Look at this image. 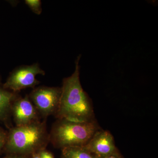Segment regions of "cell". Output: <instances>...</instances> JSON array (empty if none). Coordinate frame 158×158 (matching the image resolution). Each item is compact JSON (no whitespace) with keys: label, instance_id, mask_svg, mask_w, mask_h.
<instances>
[{"label":"cell","instance_id":"cell-7","mask_svg":"<svg viewBox=\"0 0 158 158\" xmlns=\"http://www.w3.org/2000/svg\"><path fill=\"white\" fill-rule=\"evenodd\" d=\"M11 111L16 126L24 125L37 121V110L28 97L15 100Z\"/></svg>","mask_w":158,"mask_h":158},{"label":"cell","instance_id":"cell-15","mask_svg":"<svg viewBox=\"0 0 158 158\" xmlns=\"http://www.w3.org/2000/svg\"><path fill=\"white\" fill-rule=\"evenodd\" d=\"M32 158H41L39 155V152H36L32 155Z\"/></svg>","mask_w":158,"mask_h":158},{"label":"cell","instance_id":"cell-11","mask_svg":"<svg viewBox=\"0 0 158 158\" xmlns=\"http://www.w3.org/2000/svg\"><path fill=\"white\" fill-rule=\"evenodd\" d=\"M7 135L2 130L0 129V150L5 147L7 140Z\"/></svg>","mask_w":158,"mask_h":158},{"label":"cell","instance_id":"cell-6","mask_svg":"<svg viewBox=\"0 0 158 158\" xmlns=\"http://www.w3.org/2000/svg\"><path fill=\"white\" fill-rule=\"evenodd\" d=\"M84 146L96 157L109 155L118 150L112 134L104 130L97 131Z\"/></svg>","mask_w":158,"mask_h":158},{"label":"cell","instance_id":"cell-13","mask_svg":"<svg viewBox=\"0 0 158 158\" xmlns=\"http://www.w3.org/2000/svg\"><path fill=\"white\" fill-rule=\"evenodd\" d=\"M96 158H123L121 155L118 152V150L115 152L109 155L104 156L96 157Z\"/></svg>","mask_w":158,"mask_h":158},{"label":"cell","instance_id":"cell-8","mask_svg":"<svg viewBox=\"0 0 158 158\" xmlns=\"http://www.w3.org/2000/svg\"><path fill=\"white\" fill-rule=\"evenodd\" d=\"M15 97L14 93L0 88V120H4L7 117Z\"/></svg>","mask_w":158,"mask_h":158},{"label":"cell","instance_id":"cell-3","mask_svg":"<svg viewBox=\"0 0 158 158\" xmlns=\"http://www.w3.org/2000/svg\"><path fill=\"white\" fill-rule=\"evenodd\" d=\"M99 130L94 120L76 122L59 119L54 124L49 141L55 147L61 149L74 146H84Z\"/></svg>","mask_w":158,"mask_h":158},{"label":"cell","instance_id":"cell-10","mask_svg":"<svg viewBox=\"0 0 158 158\" xmlns=\"http://www.w3.org/2000/svg\"><path fill=\"white\" fill-rule=\"evenodd\" d=\"M26 4L34 13L40 14L42 11L41 2L39 0H26Z\"/></svg>","mask_w":158,"mask_h":158},{"label":"cell","instance_id":"cell-12","mask_svg":"<svg viewBox=\"0 0 158 158\" xmlns=\"http://www.w3.org/2000/svg\"><path fill=\"white\" fill-rule=\"evenodd\" d=\"M38 152L41 158H55L52 153L48 151L45 149H43Z\"/></svg>","mask_w":158,"mask_h":158},{"label":"cell","instance_id":"cell-2","mask_svg":"<svg viewBox=\"0 0 158 158\" xmlns=\"http://www.w3.org/2000/svg\"><path fill=\"white\" fill-rule=\"evenodd\" d=\"M49 141L45 123L37 120L11 128L7 135L5 148L12 154L32 156L45 149Z\"/></svg>","mask_w":158,"mask_h":158},{"label":"cell","instance_id":"cell-9","mask_svg":"<svg viewBox=\"0 0 158 158\" xmlns=\"http://www.w3.org/2000/svg\"><path fill=\"white\" fill-rule=\"evenodd\" d=\"M61 158H96L84 146H74L62 149Z\"/></svg>","mask_w":158,"mask_h":158},{"label":"cell","instance_id":"cell-4","mask_svg":"<svg viewBox=\"0 0 158 158\" xmlns=\"http://www.w3.org/2000/svg\"><path fill=\"white\" fill-rule=\"evenodd\" d=\"M39 74L44 75V72L40 68L38 64L22 66L11 74L3 88L13 92L33 88L39 83L36 79V76Z\"/></svg>","mask_w":158,"mask_h":158},{"label":"cell","instance_id":"cell-1","mask_svg":"<svg viewBox=\"0 0 158 158\" xmlns=\"http://www.w3.org/2000/svg\"><path fill=\"white\" fill-rule=\"evenodd\" d=\"M80 56L77 59L73 73L63 80L59 106L55 114L59 119L76 122L93 120L91 102L80 82Z\"/></svg>","mask_w":158,"mask_h":158},{"label":"cell","instance_id":"cell-5","mask_svg":"<svg viewBox=\"0 0 158 158\" xmlns=\"http://www.w3.org/2000/svg\"><path fill=\"white\" fill-rule=\"evenodd\" d=\"M61 95V88L42 87L33 90L31 98L37 111L42 116L56 114Z\"/></svg>","mask_w":158,"mask_h":158},{"label":"cell","instance_id":"cell-14","mask_svg":"<svg viewBox=\"0 0 158 158\" xmlns=\"http://www.w3.org/2000/svg\"><path fill=\"white\" fill-rule=\"evenodd\" d=\"M4 158H27V156L18 155H13L9 156Z\"/></svg>","mask_w":158,"mask_h":158}]
</instances>
